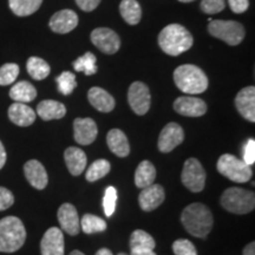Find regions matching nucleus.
I'll list each match as a JSON object with an SVG mask.
<instances>
[{
  "instance_id": "dca6fc26",
  "label": "nucleus",
  "mask_w": 255,
  "mask_h": 255,
  "mask_svg": "<svg viewBox=\"0 0 255 255\" xmlns=\"http://www.w3.org/2000/svg\"><path fill=\"white\" fill-rule=\"evenodd\" d=\"M235 107L245 120L255 122V88L247 87L239 91L235 97Z\"/></svg>"
},
{
  "instance_id": "c85d7f7f",
  "label": "nucleus",
  "mask_w": 255,
  "mask_h": 255,
  "mask_svg": "<svg viewBox=\"0 0 255 255\" xmlns=\"http://www.w3.org/2000/svg\"><path fill=\"white\" fill-rule=\"evenodd\" d=\"M26 69L28 75L36 81H43L47 76L50 75L51 68L50 65L44 59L39 58V57H30L27 59Z\"/></svg>"
},
{
  "instance_id": "79ce46f5",
  "label": "nucleus",
  "mask_w": 255,
  "mask_h": 255,
  "mask_svg": "<svg viewBox=\"0 0 255 255\" xmlns=\"http://www.w3.org/2000/svg\"><path fill=\"white\" fill-rule=\"evenodd\" d=\"M75 1L76 4L78 5V7L83 9V11L91 12L97 8V6L100 5L101 0H75Z\"/></svg>"
},
{
  "instance_id": "473e14b6",
  "label": "nucleus",
  "mask_w": 255,
  "mask_h": 255,
  "mask_svg": "<svg viewBox=\"0 0 255 255\" xmlns=\"http://www.w3.org/2000/svg\"><path fill=\"white\" fill-rule=\"evenodd\" d=\"M81 226L83 232L85 234H95V233H102L107 229V222L102 218L92 215V214H85L82 218Z\"/></svg>"
},
{
  "instance_id": "f257e3e1",
  "label": "nucleus",
  "mask_w": 255,
  "mask_h": 255,
  "mask_svg": "<svg viewBox=\"0 0 255 255\" xmlns=\"http://www.w3.org/2000/svg\"><path fill=\"white\" fill-rule=\"evenodd\" d=\"M181 222L190 235L206 238L213 228V214L208 207L202 203H191L187 206L181 215Z\"/></svg>"
},
{
  "instance_id": "f03ea898",
  "label": "nucleus",
  "mask_w": 255,
  "mask_h": 255,
  "mask_svg": "<svg viewBox=\"0 0 255 255\" xmlns=\"http://www.w3.org/2000/svg\"><path fill=\"white\" fill-rule=\"evenodd\" d=\"M193 36L180 24H170L158 34V45L169 56H180L193 46Z\"/></svg>"
},
{
  "instance_id": "2f4dec72",
  "label": "nucleus",
  "mask_w": 255,
  "mask_h": 255,
  "mask_svg": "<svg viewBox=\"0 0 255 255\" xmlns=\"http://www.w3.org/2000/svg\"><path fill=\"white\" fill-rule=\"evenodd\" d=\"M111 169L110 162L107 161V159H97L92 163L89 169L87 170V175H85V178L89 182H95V181L101 180L103 178L105 175L109 174Z\"/></svg>"
},
{
  "instance_id": "20e7f679",
  "label": "nucleus",
  "mask_w": 255,
  "mask_h": 255,
  "mask_svg": "<svg viewBox=\"0 0 255 255\" xmlns=\"http://www.w3.org/2000/svg\"><path fill=\"white\" fill-rule=\"evenodd\" d=\"M174 82L181 91L189 95L202 94L209 84L206 73L193 64H184L175 69Z\"/></svg>"
},
{
  "instance_id": "7c9ffc66",
  "label": "nucleus",
  "mask_w": 255,
  "mask_h": 255,
  "mask_svg": "<svg viewBox=\"0 0 255 255\" xmlns=\"http://www.w3.org/2000/svg\"><path fill=\"white\" fill-rule=\"evenodd\" d=\"M97 58L92 52H87L72 63L73 69L77 72H83L87 76L95 75L97 72Z\"/></svg>"
},
{
  "instance_id": "4be33fe9",
  "label": "nucleus",
  "mask_w": 255,
  "mask_h": 255,
  "mask_svg": "<svg viewBox=\"0 0 255 255\" xmlns=\"http://www.w3.org/2000/svg\"><path fill=\"white\" fill-rule=\"evenodd\" d=\"M64 158H65L66 167H68L70 174L73 176H78L87 168V155L85 152L76 146H70L64 152Z\"/></svg>"
},
{
  "instance_id": "7ed1b4c3",
  "label": "nucleus",
  "mask_w": 255,
  "mask_h": 255,
  "mask_svg": "<svg viewBox=\"0 0 255 255\" xmlns=\"http://www.w3.org/2000/svg\"><path fill=\"white\" fill-rule=\"evenodd\" d=\"M26 229L17 216H6L0 220V252L14 253L24 246Z\"/></svg>"
},
{
  "instance_id": "9b49d317",
  "label": "nucleus",
  "mask_w": 255,
  "mask_h": 255,
  "mask_svg": "<svg viewBox=\"0 0 255 255\" xmlns=\"http://www.w3.org/2000/svg\"><path fill=\"white\" fill-rule=\"evenodd\" d=\"M184 141V131L182 127L177 123H168L158 137V149L161 152L173 151L176 146H178Z\"/></svg>"
},
{
  "instance_id": "a19ab883",
  "label": "nucleus",
  "mask_w": 255,
  "mask_h": 255,
  "mask_svg": "<svg viewBox=\"0 0 255 255\" xmlns=\"http://www.w3.org/2000/svg\"><path fill=\"white\" fill-rule=\"evenodd\" d=\"M228 4L234 13L241 14L250 7V0H228Z\"/></svg>"
},
{
  "instance_id": "4468645a",
  "label": "nucleus",
  "mask_w": 255,
  "mask_h": 255,
  "mask_svg": "<svg viewBox=\"0 0 255 255\" xmlns=\"http://www.w3.org/2000/svg\"><path fill=\"white\" fill-rule=\"evenodd\" d=\"M50 28L56 33H69L78 25V15L72 9H62L56 12L50 19Z\"/></svg>"
},
{
  "instance_id": "aec40b11",
  "label": "nucleus",
  "mask_w": 255,
  "mask_h": 255,
  "mask_svg": "<svg viewBox=\"0 0 255 255\" xmlns=\"http://www.w3.org/2000/svg\"><path fill=\"white\" fill-rule=\"evenodd\" d=\"M37 114L25 103H13L8 108V119L18 127H30L36 121Z\"/></svg>"
},
{
  "instance_id": "ea45409f",
  "label": "nucleus",
  "mask_w": 255,
  "mask_h": 255,
  "mask_svg": "<svg viewBox=\"0 0 255 255\" xmlns=\"http://www.w3.org/2000/svg\"><path fill=\"white\" fill-rule=\"evenodd\" d=\"M244 162L248 165L254 164L255 162V141L253 138L248 139L244 146Z\"/></svg>"
},
{
  "instance_id": "6e6552de",
  "label": "nucleus",
  "mask_w": 255,
  "mask_h": 255,
  "mask_svg": "<svg viewBox=\"0 0 255 255\" xmlns=\"http://www.w3.org/2000/svg\"><path fill=\"white\" fill-rule=\"evenodd\" d=\"M181 181L183 186L193 193H200L206 184V171L197 158H188L183 164L181 174Z\"/></svg>"
},
{
  "instance_id": "4c0bfd02",
  "label": "nucleus",
  "mask_w": 255,
  "mask_h": 255,
  "mask_svg": "<svg viewBox=\"0 0 255 255\" xmlns=\"http://www.w3.org/2000/svg\"><path fill=\"white\" fill-rule=\"evenodd\" d=\"M225 0H201V9L207 14H216L225 9Z\"/></svg>"
},
{
  "instance_id": "a18cd8bd",
  "label": "nucleus",
  "mask_w": 255,
  "mask_h": 255,
  "mask_svg": "<svg viewBox=\"0 0 255 255\" xmlns=\"http://www.w3.org/2000/svg\"><path fill=\"white\" fill-rule=\"evenodd\" d=\"M130 255H156L152 250H142V251H131Z\"/></svg>"
},
{
  "instance_id": "ddd939ff",
  "label": "nucleus",
  "mask_w": 255,
  "mask_h": 255,
  "mask_svg": "<svg viewBox=\"0 0 255 255\" xmlns=\"http://www.w3.org/2000/svg\"><path fill=\"white\" fill-rule=\"evenodd\" d=\"M97 124L92 119H76L73 122V137L81 145H89L97 137Z\"/></svg>"
},
{
  "instance_id": "393cba45",
  "label": "nucleus",
  "mask_w": 255,
  "mask_h": 255,
  "mask_svg": "<svg viewBox=\"0 0 255 255\" xmlns=\"http://www.w3.org/2000/svg\"><path fill=\"white\" fill-rule=\"evenodd\" d=\"M9 97L17 103H30L37 97V90L30 82L21 81L11 88Z\"/></svg>"
},
{
  "instance_id": "c03bdc74",
  "label": "nucleus",
  "mask_w": 255,
  "mask_h": 255,
  "mask_svg": "<svg viewBox=\"0 0 255 255\" xmlns=\"http://www.w3.org/2000/svg\"><path fill=\"white\" fill-rule=\"evenodd\" d=\"M244 255H255V244L254 242H251L248 244L246 247L244 248V252H242Z\"/></svg>"
},
{
  "instance_id": "f3484780",
  "label": "nucleus",
  "mask_w": 255,
  "mask_h": 255,
  "mask_svg": "<svg viewBox=\"0 0 255 255\" xmlns=\"http://www.w3.org/2000/svg\"><path fill=\"white\" fill-rule=\"evenodd\" d=\"M41 255H64V235L57 227H51L40 241Z\"/></svg>"
},
{
  "instance_id": "1a4fd4ad",
  "label": "nucleus",
  "mask_w": 255,
  "mask_h": 255,
  "mask_svg": "<svg viewBox=\"0 0 255 255\" xmlns=\"http://www.w3.org/2000/svg\"><path fill=\"white\" fill-rule=\"evenodd\" d=\"M150 91L144 83L133 82L128 91V102L133 113L143 116L150 109Z\"/></svg>"
},
{
  "instance_id": "a211bd4d",
  "label": "nucleus",
  "mask_w": 255,
  "mask_h": 255,
  "mask_svg": "<svg viewBox=\"0 0 255 255\" xmlns=\"http://www.w3.org/2000/svg\"><path fill=\"white\" fill-rule=\"evenodd\" d=\"M165 193L161 184H151L143 189L138 195V202L142 210L151 212L163 203Z\"/></svg>"
},
{
  "instance_id": "412c9836",
  "label": "nucleus",
  "mask_w": 255,
  "mask_h": 255,
  "mask_svg": "<svg viewBox=\"0 0 255 255\" xmlns=\"http://www.w3.org/2000/svg\"><path fill=\"white\" fill-rule=\"evenodd\" d=\"M88 100L96 110L101 113H110L115 109V98L104 89L94 87L88 92Z\"/></svg>"
},
{
  "instance_id": "37998d69",
  "label": "nucleus",
  "mask_w": 255,
  "mask_h": 255,
  "mask_svg": "<svg viewBox=\"0 0 255 255\" xmlns=\"http://www.w3.org/2000/svg\"><path fill=\"white\" fill-rule=\"evenodd\" d=\"M6 158H7V155H6L4 145H2L1 141H0V169H2V167L5 165Z\"/></svg>"
},
{
  "instance_id": "2eb2a0df",
  "label": "nucleus",
  "mask_w": 255,
  "mask_h": 255,
  "mask_svg": "<svg viewBox=\"0 0 255 255\" xmlns=\"http://www.w3.org/2000/svg\"><path fill=\"white\" fill-rule=\"evenodd\" d=\"M57 218H58V222L64 232L72 237L78 234L79 229H81V223H79L78 213L75 206H72L71 203H63L59 207Z\"/></svg>"
},
{
  "instance_id": "0eeeda50",
  "label": "nucleus",
  "mask_w": 255,
  "mask_h": 255,
  "mask_svg": "<svg viewBox=\"0 0 255 255\" xmlns=\"http://www.w3.org/2000/svg\"><path fill=\"white\" fill-rule=\"evenodd\" d=\"M208 31L213 37L231 46L239 45L245 38V27L234 20H210Z\"/></svg>"
},
{
  "instance_id": "39448f33",
  "label": "nucleus",
  "mask_w": 255,
  "mask_h": 255,
  "mask_svg": "<svg viewBox=\"0 0 255 255\" xmlns=\"http://www.w3.org/2000/svg\"><path fill=\"white\" fill-rule=\"evenodd\" d=\"M221 206L233 214H247L254 210L255 195L253 191L232 187L223 191Z\"/></svg>"
},
{
  "instance_id": "5701e85b",
  "label": "nucleus",
  "mask_w": 255,
  "mask_h": 255,
  "mask_svg": "<svg viewBox=\"0 0 255 255\" xmlns=\"http://www.w3.org/2000/svg\"><path fill=\"white\" fill-rule=\"evenodd\" d=\"M37 114L43 121L60 120L65 116L66 108L60 102L45 100L37 105Z\"/></svg>"
},
{
  "instance_id": "f704fd0d",
  "label": "nucleus",
  "mask_w": 255,
  "mask_h": 255,
  "mask_svg": "<svg viewBox=\"0 0 255 255\" xmlns=\"http://www.w3.org/2000/svg\"><path fill=\"white\" fill-rule=\"evenodd\" d=\"M19 66L14 63H6L0 68V85L6 87V85L13 84L19 75Z\"/></svg>"
},
{
  "instance_id": "8fccbe9b",
  "label": "nucleus",
  "mask_w": 255,
  "mask_h": 255,
  "mask_svg": "<svg viewBox=\"0 0 255 255\" xmlns=\"http://www.w3.org/2000/svg\"><path fill=\"white\" fill-rule=\"evenodd\" d=\"M119 255H127V254H124V253H121V254H119Z\"/></svg>"
},
{
  "instance_id": "c756f323",
  "label": "nucleus",
  "mask_w": 255,
  "mask_h": 255,
  "mask_svg": "<svg viewBox=\"0 0 255 255\" xmlns=\"http://www.w3.org/2000/svg\"><path fill=\"white\" fill-rule=\"evenodd\" d=\"M156 246V242L154 238L150 234L142 231V229H137L130 237V250L131 251H142V250H152Z\"/></svg>"
},
{
  "instance_id": "9d476101",
  "label": "nucleus",
  "mask_w": 255,
  "mask_h": 255,
  "mask_svg": "<svg viewBox=\"0 0 255 255\" xmlns=\"http://www.w3.org/2000/svg\"><path fill=\"white\" fill-rule=\"evenodd\" d=\"M91 41L98 50L105 55H114L121 47L119 34L108 27H98L91 32Z\"/></svg>"
},
{
  "instance_id": "c9c22d12",
  "label": "nucleus",
  "mask_w": 255,
  "mask_h": 255,
  "mask_svg": "<svg viewBox=\"0 0 255 255\" xmlns=\"http://www.w3.org/2000/svg\"><path fill=\"white\" fill-rule=\"evenodd\" d=\"M116 202H117V191L115 187L110 186L105 189L104 199H103V208L104 213L108 218H110L116 210Z\"/></svg>"
},
{
  "instance_id": "58836bf2",
  "label": "nucleus",
  "mask_w": 255,
  "mask_h": 255,
  "mask_svg": "<svg viewBox=\"0 0 255 255\" xmlns=\"http://www.w3.org/2000/svg\"><path fill=\"white\" fill-rule=\"evenodd\" d=\"M14 196L11 190L7 188L0 187V212L8 209L9 207L13 206Z\"/></svg>"
},
{
  "instance_id": "de8ad7c7",
  "label": "nucleus",
  "mask_w": 255,
  "mask_h": 255,
  "mask_svg": "<svg viewBox=\"0 0 255 255\" xmlns=\"http://www.w3.org/2000/svg\"><path fill=\"white\" fill-rule=\"evenodd\" d=\"M70 255H84L82 253V252H79V251H72L71 253H70Z\"/></svg>"
},
{
  "instance_id": "f8f14e48",
  "label": "nucleus",
  "mask_w": 255,
  "mask_h": 255,
  "mask_svg": "<svg viewBox=\"0 0 255 255\" xmlns=\"http://www.w3.org/2000/svg\"><path fill=\"white\" fill-rule=\"evenodd\" d=\"M174 110L182 116L201 117L207 113V105L197 97L182 96L174 102Z\"/></svg>"
},
{
  "instance_id": "72a5a7b5",
  "label": "nucleus",
  "mask_w": 255,
  "mask_h": 255,
  "mask_svg": "<svg viewBox=\"0 0 255 255\" xmlns=\"http://www.w3.org/2000/svg\"><path fill=\"white\" fill-rule=\"evenodd\" d=\"M57 85L60 94L68 96L72 94L73 90L77 88V82H76V76L70 71H64L56 78Z\"/></svg>"
},
{
  "instance_id": "bb28decb",
  "label": "nucleus",
  "mask_w": 255,
  "mask_h": 255,
  "mask_svg": "<svg viewBox=\"0 0 255 255\" xmlns=\"http://www.w3.org/2000/svg\"><path fill=\"white\" fill-rule=\"evenodd\" d=\"M120 12L124 20L129 25H137L141 21L142 8L136 0H122Z\"/></svg>"
},
{
  "instance_id": "423d86ee",
  "label": "nucleus",
  "mask_w": 255,
  "mask_h": 255,
  "mask_svg": "<svg viewBox=\"0 0 255 255\" xmlns=\"http://www.w3.org/2000/svg\"><path fill=\"white\" fill-rule=\"evenodd\" d=\"M216 167L220 174L237 183H246L253 176L251 165L232 154L222 155L219 158Z\"/></svg>"
},
{
  "instance_id": "09e8293b",
  "label": "nucleus",
  "mask_w": 255,
  "mask_h": 255,
  "mask_svg": "<svg viewBox=\"0 0 255 255\" xmlns=\"http://www.w3.org/2000/svg\"><path fill=\"white\" fill-rule=\"evenodd\" d=\"M181 2H191V1H195V0H178Z\"/></svg>"
},
{
  "instance_id": "b1692460",
  "label": "nucleus",
  "mask_w": 255,
  "mask_h": 255,
  "mask_svg": "<svg viewBox=\"0 0 255 255\" xmlns=\"http://www.w3.org/2000/svg\"><path fill=\"white\" fill-rule=\"evenodd\" d=\"M108 146L119 157H127L130 154V145L122 130L113 129L107 135Z\"/></svg>"
},
{
  "instance_id": "e433bc0d",
  "label": "nucleus",
  "mask_w": 255,
  "mask_h": 255,
  "mask_svg": "<svg viewBox=\"0 0 255 255\" xmlns=\"http://www.w3.org/2000/svg\"><path fill=\"white\" fill-rule=\"evenodd\" d=\"M175 255H197L195 246L187 239H178L173 244Z\"/></svg>"
},
{
  "instance_id": "a878e982",
  "label": "nucleus",
  "mask_w": 255,
  "mask_h": 255,
  "mask_svg": "<svg viewBox=\"0 0 255 255\" xmlns=\"http://www.w3.org/2000/svg\"><path fill=\"white\" fill-rule=\"evenodd\" d=\"M156 180V168L150 161H142L136 168L135 171V184L136 187L144 188L154 184Z\"/></svg>"
},
{
  "instance_id": "6ab92c4d",
  "label": "nucleus",
  "mask_w": 255,
  "mask_h": 255,
  "mask_svg": "<svg viewBox=\"0 0 255 255\" xmlns=\"http://www.w3.org/2000/svg\"><path fill=\"white\" fill-rule=\"evenodd\" d=\"M24 174L28 183L38 190L45 189L49 183V176L44 165L37 159H30L24 165Z\"/></svg>"
},
{
  "instance_id": "cd10ccee",
  "label": "nucleus",
  "mask_w": 255,
  "mask_h": 255,
  "mask_svg": "<svg viewBox=\"0 0 255 255\" xmlns=\"http://www.w3.org/2000/svg\"><path fill=\"white\" fill-rule=\"evenodd\" d=\"M43 0H8L11 11L18 17H27L39 9Z\"/></svg>"
},
{
  "instance_id": "49530a36",
  "label": "nucleus",
  "mask_w": 255,
  "mask_h": 255,
  "mask_svg": "<svg viewBox=\"0 0 255 255\" xmlns=\"http://www.w3.org/2000/svg\"><path fill=\"white\" fill-rule=\"evenodd\" d=\"M96 255H114L113 252L110 250H108V248H101L100 251H97V253Z\"/></svg>"
}]
</instances>
